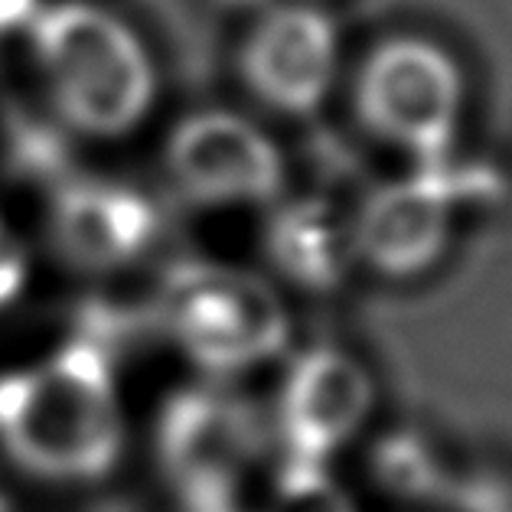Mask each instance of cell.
Segmentation results:
<instances>
[{"label": "cell", "instance_id": "1", "mask_svg": "<svg viewBox=\"0 0 512 512\" xmlns=\"http://www.w3.org/2000/svg\"><path fill=\"white\" fill-rule=\"evenodd\" d=\"M0 447L53 483H92L118 467L124 421L108 349L79 336L43 362L0 376Z\"/></svg>", "mask_w": 512, "mask_h": 512}, {"label": "cell", "instance_id": "2", "mask_svg": "<svg viewBox=\"0 0 512 512\" xmlns=\"http://www.w3.org/2000/svg\"><path fill=\"white\" fill-rule=\"evenodd\" d=\"M33 53L53 105L69 128L118 137L141 124L154 102V62L121 17L66 0L36 10Z\"/></svg>", "mask_w": 512, "mask_h": 512}, {"label": "cell", "instance_id": "3", "mask_svg": "<svg viewBox=\"0 0 512 512\" xmlns=\"http://www.w3.org/2000/svg\"><path fill=\"white\" fill-rule=\"evenodd\" d=\"M157 320L212 376L255 369L291 340V317L268 281L206 261H183L167 271L157 294Z\"/></svg>", "mask_w": 512, "mask_h": 512}, {"label": "cell", "instance_id": "4", "mask_svg": "<svg viewBox=\"0 0 512 512\" xmlns=\"http://www.w3.org/2000/svg\"><path fill=\"white\" fill-rule=\"evenodd\" d=\"M464 95L460 62L424 36H392L369 49L353 85L362 128L421 160L454 141Z\"/></svg>", "mask_w": 512, "mask_h": 512}, {"label": "cell", "instance_id": "5", "mask_svg": "<svg viewBox=\"0 0 512 512\" xmlns=\"http://www.w3.org/2000/svg\"><path fill=\"white\" fill-rule=\"evenodd\" d=\"M167 173L196 206L271 203L284 190L278 144L235 111L206 108L186 115L167 141Z\"/></svg>", "mask_w": 512, "mask_h": 512}, {"label": "cell", "instance_id": "6", "mask_svg": "<svg viewBox=\"0 0 512 512\" xmlns=\"http://www.w3.org/2000/svg\"><path fill=\"white\" fill-rule=\"evenodd\" d=\"M242 82L278 115L307 118L327 102L340 72V30L314 4H278L248 30Z\"/></svg>", "mask_w": 512, "mask_h": 512}, {"label": "cell", "instance_id": "7", "mask_svg": "<svg viewBox=\"0 0 512 512\" xmlns=\"http://www.w3.org/2000/svg\"><path fill=\"white\" fill-rule=\"evenodd\" d=\"M258 441L255 411L216 385L173 395L157 428L160 460L170 477L206 509L226 506V496L255 457Z\"/></svg>", "mask_w": 512, "mask_h": 512}, {"label": "cell", "instance_id": "8", "mask_svg": "<svg viewBox=\"0 0 512 512\" xmlns=\"http://www.w3.org/2000/svg\"><path fill=\"white\" fill-rule=\"evenodd\" d=\"M376 385L356 356L314 346L287 369L278 395V431L294 460H327L366 428Z\"/></svg>", "mask_w": 512, "mask_h": 512}, {"label": "cell", "instance_id": "9", "mask_svg": "<svg viewBox=\"0 0 512 512\" xmlns=\"http://www.w3.org/2000/svg\"><path fill=\"white\" fill-rule=\"evenodd\" d=\"M353 255L382 278L408 281L431 271L451 242V193L434 177L376 186L349 222Z\"/></svg>", "mask_w": 512, "mask_h": 512}, {"label": "cell", "instance_id": "10", "mask_svg": "<svg viewBox=\"0 0 512 512\" xmlns=\"http://www.w3.org/2000/svg\"><path fill=\"white\" fill-rule=\"evenodd\" d=\"M49 235L79 271H115L154 242L157 209L131 186L105 180H59Z\"/></svg>", "mask_w": 512, "mask_h": 512}, {"label": "cell", "instance_id": "11", "mask_svg": "<svg viewBox=\"0 0 512 512\" xmlns=\"http://www.w3.org/2000/svg\"><path fill=\"white\" fill-rule=\"evenodd\" d=\"M265 252L274 271L307 291H330L353 261L349 226L323 199H291L268 222Z\"/></svg>", "mask_w": 512, "mask_h": 512}, {"label": "cell", "instance_id": "12", "mask_svg": "<svg viewBox=\"0 0 512 512\" xmlns=\"http://www.w3.org/2000/svg\"><path fill=\"white\" fill-rule=\"evenodd\" d=\"M154 14L167 23V33L177 46L180 62L190 72H199L206 62V49L212 40V27L229 17L232 10L252 7L258 0H147Z\"/></svg>", "mask_w": 512, "mask_h": 512}, {"label": "cell", "instance_id": "13", "mask_svg": "<svg viewBox=\"0 0 512 512\" xmlns=\"http://www.w3.org/2000/svg\"><path fill=\"white\" fill-rule=\"evenodd\" d=\"M268 512H353V503L327 477L323 464L291 457L271 493Z\"/></svg>", "mask_w": 512, "mask_h": 512}, {"label": "cell", "instance_id": "14", "mask_svg": "<svg viewBox=\"0 0 512 512\" xmlns=\"http://www.w3.org/2000/svg\"><path fill=\"white\" fill-rule=\"evenodd\" d=\"M379 477L385 480V486H392V493L424 496V493H431V486H437L441 470H437L428 444L411 434H405V437L395 434L382 444Z\"/></svg>", "mask_w": 512, "mask_h": 512}, {"label": "cell", "instance_id": "15", "mask_svg": "<svg viewBox=\"0 0 512 512\" xmlns=\"http://www.w3.org/2000/svg\"><path fill=\"white\" fill-rule=\"evenodd\" d=\"M23 278H27V255L10 229L0 222V307L10 304L20 294Z\"/></svg>", "mask_w": 512, "mask_h": 512}, {"label": "cell", "instance_id": "16", "mask_svg": "<svg viewBox=\"0 0 512 512\" xmlns=\"http://www.w3.org/2000/svg\"><path fill=\"white\" fill-rule=\"evenodd\" d=\"M36 10H40L36 0H0V36L30 27Z\"/></svg>", "mask_w": 512, "mask_h": 512}, {"label": "cell", "instance_id": "17", "mask_svg": "<svg viewBox=\"0 0 512 512\" xmlns=\"http://www.w3.org/2000/svg\"><path fill=\"white\" fill-rule=\"evenodd\" d=\"M470 512H499V509H496V506H490V503H483V506L477 503V506H473Z\"/></svg>", "mask_w": 512, "mask_h": 512}]
</instances>
